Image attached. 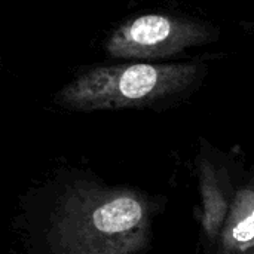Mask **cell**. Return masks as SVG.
<instances>
[{
    "mask_svg": "<svg viewBox=\"0 0 254 254\" xmlns=\"http://www.w3.org/2000/svg\"><path fill=\"white\" fill-rule=\"evenodd\" d=\"M159 205L129 186L76 174L57 179L25 210L33 254H140Z\"/></svg>",
    "mask_w": 254,
    "mask_h": 254,
    "instance_id": "obj_1",
    "label": "cell"
},
{
    "mask_svg": "<svg viewBox=\"0 0 254 254\" xmlns=\"http://www.w3.org/2000/svg\"><path fill=\"white\" fill-rule=\"evenodd\" d=\"M220 28L205 19L165 10L144 12L118 24L103 42L112 58L155 63L217 42Z\"/></svg>",
    "mask_w": 254,
    "mask_h": 254,
    "instance_id": "obj_3",
    "label": "cell"
},
{
    "mask_svg": "<svg viewBox=\"0 0 254 254\" xmlns=\"http://www.w3.org/2000/svg\"><path fill=\"white\" fill-rule=\"evenodd\" d=\"M208 74L202 61H128L80 70L54 97L73 112L173 107L195 94Z\"/></svg>",
    "mask_w": 254,
    "mask_h": 254,
    "instance_id": "obj_2",
    "label": "cell"
},
{
    "mask_svg": "<svg viewBox=\"0 0 254 254\" xmlns=\"http://www.w3.org/2000/svg\"><path fill=\"white\" fill-rule=\"evenodd\" d=\"M240 25H241V28L243 30H246V31H252L254 33V21H241L240 22Z\"/></svg>",
    "mask_w": 254,
    "mask_h": 254,
    "instance_id": "obj_4",
    "label": "cell"
}]
</instances>
